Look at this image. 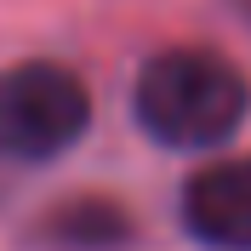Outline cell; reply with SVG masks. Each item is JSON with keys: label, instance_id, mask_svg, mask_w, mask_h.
<instances>
[{"label": "cell", "instance_id": "6da1fadb", "mask_svg": "<svg viewBox=\"0 0 251 251\" xmlns=\"http://www.w3.org/2000/svg\"><path fill=\"white\" fill-rule=\"evenodd\" d=\"M131 114L160 149H223L251 114V80L211 46H166L137 69Z\"/></svg>", "mask_w": 251, "mask_h": 251}, {"label": "cell", "instance_id": "7a4b0ae2", "mask_svg": "<svg viewBox=\"0 0 251 251\" xmlns=\"http://www.w3.org/2000/svg\"><path fill=\"white\" fill-rule=\"evenodd\" d=\"M92 126V92L69 63L29 57L0 69V160L46 166L69 154Z\"/></svg>", "mask_w": 251, "mask_h": 251}, {"label": "cell", "instance_id": "3957f363", "mask_svg": "<svg viewBox=\"0 0 251 251\" xmlns=\"http://www.w3.org/2000/svg\"><path fill=\"white\" fill-rule=\"evenodd\" d=\"M183 228L205 251H251V154L211 160L188 177Z\"/></svg>", "mask_w": 251, "mask_h": 251}, {"label": "cell", "instance_id": "277c9868", "mask_svg": "<svg viewBox=\"0 0 251 251\" xmlns=\"http://www.w3.org/2000/svg\"><path fill=\"white\" fill-rule=\"evenodd\" d=\"M40 234L57 251H120L131 240V217L114 200H69L46 217Z\"/></svg>", "mask_w": 251, "mask_h": 251}]
</instances>
